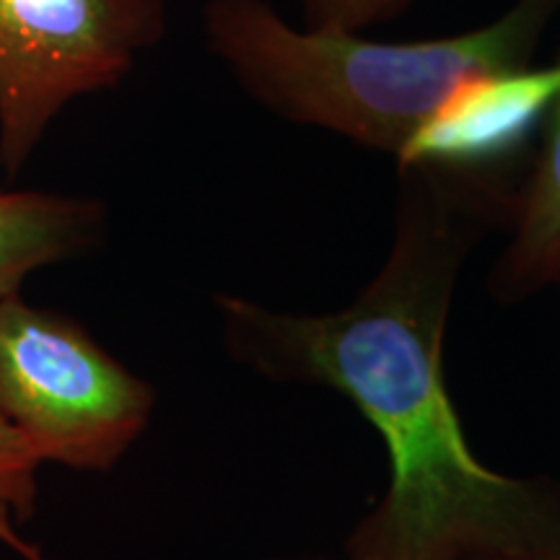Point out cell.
Returning <instances> with one entry per match:
<instances>
[{
    "label": "cell",
    "instance_id": "6da1fadb",
    "mask_svg": "<svg viewBox=\"0 0 560 560\" xmlns=\"http://www.w3.org/2000/svg\"><path fill=\"white\" fill-rule=\"evenodd\" d=\"M392 249L338 312L293 314L219 296L229 355L270 382L338 389L380 431L389 486L346 560H560V486L475 457L444 376V332L482 206L452 170H402Z\"/></svg>",
    "mask_w": 560,
    "mask_h": 560
},
{
    "label": "cell",
    "instance_id": "7a4b0ae2",
    "mask_svg": "<svg viewBox=\"0 0 560 560\" xmlns=\"http://www.w3.org/2000/svg\"><path fill=\"white\" fill-rule=\"evenodd\" d=\"M560 0H514L486 26L450 37L380 42L293 26L270 0H208L206 47L242 91L280 120L400 156L462 83L535 66Z\"/></svg>",
    "mask_w": 560,
    "mask_h": 560
},
{
    "label": "cell",
    "instance_id": "3957f363",
    "mask_svg": "<svg viewBox=\"0 0 560 560\" xmlns=\"http://www.w3.org/2000/svg\"><path fill=\"white\" fill-rule=\"evenodd\" d=\"M156 392L79 319L0 296V418L42 465L107 472L149 429Z\"/></svg>",
    "mask_w": 560,
    "mask_h": 560
},
{
    "label": "cell",
    "instance_id": "277c9868",
    "mask_svg": "<svg viewBox=\"0 0 560 560\" xmlns=\"http://www.w3.org/2000/svg\"><path fill=\"white\" fill-rule=\"evenodd\" d=\"M166 34V0H0V166L16 177L70 102L115 89Z\"/></svg>",
    "mask_w": 560,
    "mask_h": 560
},
{
    "label": "cell",
    "instance_id": "5b68a950",
    "mask_svg": "<svg viewBox=\"0 0 560 560\" xmlns=\"http://www.w3.org/2000/svg\"><path fill=\"white\" fill-rule=\"evenodd\" d=\"M560 96V58L465 81L397 156L402 170L480 172L516 153Z\"/></svg>",
    "mask_w": 560,
    "mask_h": 560
},
{
    "label": "cell",
    "instance_id": "8992f818",
    "mask_svg": "<svg viewBox=\"0 0 560 560\" xmlns=\"http://www.w3.org/2000/svg\"><path fill=\"white\" fill-rule=\"evenodd\" d=\"M560 285V96L542 122L540 153L511 206V234L490 291L520 301Z\"/></svg>",
    "mask_w": 560,
    "mask_h": 560
},
{
    "label": "cell",
    "instance_id": "52a82bcc",
    "mask_svg": "<svg viewBox=\"0 0 560 560\" xmlns=\"http://www.w3.org/2000/svg\"><path fill=\"white\" fill-rule=\"evenodd\" d=\"M107 213L94 198L47 190L0 192V296L32 272L81 257L100 242Z\"/></svg>",
    "mask_w": 560,
    "mask_h": 560
},
{
    "label": "cell",
    "instance_id": "ba28073f",
    "mask_svg": "<svg viewBox=\"0 0 560 560\" xmlns=\"http://www.w3.org/2000/svg\"><path fill=\"white\" fill-rule=\"evenodd\" d=\"M42 459L24 436L0 418V514L24 522L37 511Z\"/></svg>",
    "mask_w": 560,
    "mask_h": 560
},
{
    "label": "cell",
    "instance_id": "9c48e42d",
    "mask_svg": "<svg viewBox=\"0 0 560 560\" xmlns=\"http://www.w3.org/2000/svg\"><path fill=\"white\" fill-rule=\"evenodd\" d=\"M304 26L369 32L408 13L418 0H293Z\"/></svg>",
    "mask_w": 560,
    "mask_h": 560
},
{
    "label": "cell",
    "instance_id": "30bf717a",
    "mask_svg": "<svg viewBox=\"0 0 560 560\" xmlns=\"http://www.w3.org/2000/svg\"><path fill=\"white\" fill-rule=\"evenodd\" d=\"M0 542H3L5 548H11L19 558H24V560H58V558L47 556L39 545L24 540V537L19 535L16 524H13L9 514H0Z\"/></svg>",
    "mask_w": 560,
    "mask_h": 560
},
{
    "label": "cell",
    "instance_id": "8fae6325",
    "mask_svg": "<svg viewBox=\"0 0 560 560\" xmlns=\"http://www.w3.org/2000/svg\"><path fill=\"white\" fill-rule=\"evenodd\" d=\"M503 560H552V558H503Z\"/></svg>",
    "mask_w": 560,
    "mask_h": 560
},
{
    "label": "cell",
    "instance_id": "7c38bea8",
    "mask_svg": "<svg viewBox=\"0 0 560 560\" xmlns=\"http://www.w3.org/2000/svg\"><path fill=\"white\" fill-rule=\"evenodd\" d=\"M312 560H317V558H312Z\"/></svg>",
    "mask_w": 560,
    "mask_h": 560
}]
</instances>
